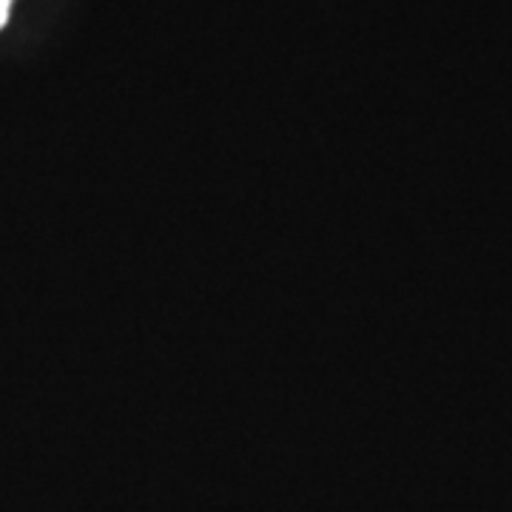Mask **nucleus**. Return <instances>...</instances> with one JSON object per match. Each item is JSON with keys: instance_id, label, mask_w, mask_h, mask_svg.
<instances>
[{"instance_id": "1", "label": "nucleus", "mask_w": 512, "mask_h": 512, "mask_svg": "<svg viewBox=\"0 0 512 512\" xmlns=\"http://www.w3.org/2000/svg\"><path fill=\"white\" fill-rule=\"evenodd\" d=\"M12 6H15V0H0V32L6 29V23L12 18Z\"/></svg>"}]
</instances>
